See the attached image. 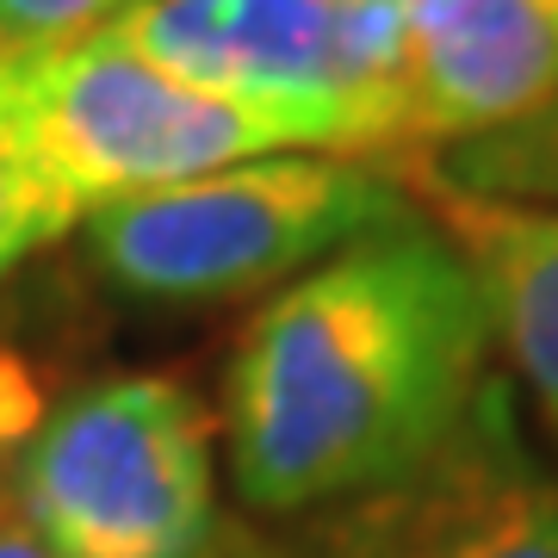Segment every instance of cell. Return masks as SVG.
<instances>
[{
	"instance_id": "6da1fadb",
	"label": "cell",
	"mask_w": 558,
	"mask_h": 558,
	"mask_svg": "<svg viewBox=\"0 0 558 558\" xmlns=\"http://www.w3.org/2000/svg\"><path fill=\"white\" fill-rule=\"evenodd\" d=\"M497 379V323L435 211H398L236 329L218 440L255 515H323L422 472Z\"/></svg>"
},
{
	"instance_id": "7a4b0ae2",
	"label": "cell",
	"mask_w": 558,
	"mask_h": 558,
	"mask_svg": "<svg viewBox=\"0 0 558 558\" xmlns=\"http://www.w3.org/2000/svg\"><path fill=\"white\" fill-rule=\"evenodd\" d=\"M410 205V180L373 156L299 149L106 205L75 236L106 292L149 311H218L279 292Z\"/></svg>"
},
{
	"instance_id": "3957f363",
	"label": "cell",
	"mask_w": 558,
	"mask_h": 558,
	"mask_svg": "<svg viewBox=\"0 0 558 558\" xmlns=\"http://www.w3.org/2000/svg\"><path fill=\"white\" fill-rule=\"evenodd\" d=\"M0 119L75 230L106 205L236 161L323 156L292 119L168 75L106 25L0 57Z\"/></svg>"
},
{
	"instance_id": "277c9868",
	"label": "cell",
	"mask_w": 558,
	"mask_h": 558,
	"mask_svg": "<svg viewBox=\"0 0 558 558\" xmlns=\"http://www.w3.org/2000/svg\"><path fill=\"white\" fill-rule=\"evenodd\" d=\"M218 416L174 373L81 385L13 459V509L50 558H211Z\"/></svg>"
},
{
	"instance_id": "5b68a950",
	"label": "cell",
	"mask_w": 558,
	"mask_h": 558,
	"mask_svg": "<svg viewBox=\"0 0 558 558\" xmlns=\"http://www.w3.org/2000/svg\"><path fill=\"white\" fill-rule=\"evenodd\" d=\"M106 32L193 87L292 119L323 156L410 149L398 0H143Z\"/></svg>"
},
{
	"instance_id": "8992f818",
	"label": "cell",
	"mask_w": 558,
	"mask_h": 558,
	"mask_svg": "<svg viewBox=\"0 0 558 558\" xmlns=\"http://www.w3.org/2000/svg\"><path fill=\"white\" fill-rule=\"evenodd\" d=\"M279 558H558V465L521 435L509 379L472 422L391 490L311 515Z\"/></svg>"
},
{
	"instance_id": "52a82bcc",
	"label": "cell",
	"mask_w": 558,
	"mask_h": 558,
	"mask_svg": "<svg viewBox=\"0 0 558 558\" xmlns=\"http://www.w3.org/2000/svg\"><path fill=\"white\" fill-rule=\"evenodd\" d=\"M410 149L484 137L558 100V0H398Z\"/></svg>"
},
{
	"instance_id": "ba28073f",
	"label": "cell",
	"mask_w": 558,
	"mask_h": 558,
	"mask_svg": "<svg viewBox=\"0 0 558 558\" xmlns=\"http://www.w3.org/2000/svg\"><path fill=\"white\" fill-rule=\"evenodd\" d=\"M416 193L472 260L484 299H490V323H497V360L515 373L521 398L534 403L539 435L558 453V211L465 199V193L422 186V180Z\"/></svg>"
},
{
	"instance_id": "9c48e42d",
	"label": "cell",
	"mask_w": 558,
	"mask_h": 558,
	"mask_svg": "<svg viewBox=\"0 0 558 558\" xmlns=\"http://www.w3.org/2000/svg\"><path fill=\"white\" fill-rule=\"evenodd\" d=\"M422 186H447L465 199H502V205H553L558 211V100L539 112L484 131V137L447 143L422 161Z\"/></svg>"
},
{
	"instance_id": "30bf717a",
	"label": "cell",
	"mask_w": 558,
	"mask_h": 558,
	"mask_svg": "<svg viewBox=\"0 0 558 558\" xmlns=\"http://www.w3.org/2000/svg\"><path fill=\"white\" fill-rule=\"evenodd\" d=\"M62 236H75V223L44 193V180L32 174V161L20 156V143H13V131L0 119V286L20 274L38 248H50Z\"/></svg>"
},
{
	"instance_id": "8fae6325",
	"label": "cell",
	"mask_w": 558,
	"mask_h": 558,
	"mask_svg": "<svg viewBox=\"0 0 558 558\" xmlns=\"http://www.w3.org/2000/svg\"><path fill=\"white\" fill-rule=\"evenodd\" d=\"M131 7H143V0H0V57L81 38L94 25L131 13Z\"/></svg>"
},
{
	"instance_id": "7c38bea8",
	"label": "cell",
	"mask_w": 558,
	"mask_h": 558,
	"mask_svg": "<svg viewBox=\"0 0 558 558\" xmlns=\"http://www.w3.org/2000/svg\"><path fill=\"white\" fill-rule=\"evenodd\" d=\"M38 428V398H32V379L13 354H0V447L7 440H25Z\"/></svg>"
},
{
	"instance_id": "4fadbf2b",
	"label": "cell",
	"mask_w": 558,
	"mask_h": 558,
	"mask_svg": "<svg viewBox=\"0 0 558 558\" xmlns=\"http://www.w3.org/2000/svg\"><path fill=\"white\" fill-rule=\"evenodd\" d=\"M0 558H50V546L25 527L13 502H0Z\"/></svg>"
}]
</instances>
